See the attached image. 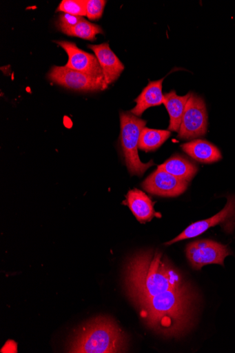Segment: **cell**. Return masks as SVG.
<instances>
[{"instance_id": "obj_1", "label": "cell", "mask_w": 235, "mask_h": 353, "mask_svg": "<svg viewBox=\"0 0 235 353\" xmlns=\"http://www.w3.org/2000/svg\"><path fill=\"white\" fill-rule=\"evenodd\" d=\"M195 301L190 285L185 282L135 304L147 326L159 334L174 337L185 334L191 328Z\"/></svg>"}, {"instance_id": "obj_2", "label": "cell", "mask_w": 235, "mask_h": 353, "mask_svg": "<svg viewBox=\"0 0 235 353\" xmlns=\"http://www.w3.org/2000/svg\"><path fill=\"white\" fill-rule=\"evenodd\" d=\"M185 281L160 252L148 250L134 255L125 267V284L134 303L176 288Z\"/></svg>"}, {"instance_id": "obj_3", "label": "cell", "mask_w": 235, "mask_h": 353, "mask_svg": "<svg viewBox=\"0 0 235 353\" xmlns=\"http://www.w3.org/2000/svg\"><path fill=\"white\" fill-rule=\"evenodd\" d=\"M127 343L125 334L115 321L107 316H100L80 329L70 342L69 352H124Z\"/></svg>"}, {"instance_id": "obj_4", "label": "cell", "mask_w": 235, "mask_h": 353, "mask_svg": "<svg viewBox=\"0 0 235 353\" xmlns=\"http://www.w3.org/2000/svg\"><path fill=\"white\" fill-rule=\"evenodd\" d=\"M121 145L125 164L131 176H142L151 167L153 160L148 163L141 162L139 154L141 134L147 121L132 114L130 112H121Z\"/></svg>"}, {"instance_id": "obj_5", "label": "cell", "mask_w": 235, "mask_h": 353, "mask_svg": "<svg viewBox=\"0 0 235 353\" xmlns=\"http://www.w3.org/2000/svg\"><path fill=\"white\" fill-rule=\"evenodd\" d=\"M208 127V115L203 99L191 93L187 103L178 138L192 140L206 135Z\"/></svg>"}, {"instance_id": "obj_6", "label": "cell", "mask_w": 235, "mask_h": 353, "mask_svg": "<svg viewBox=\"0 0 235 353\" xmlns=\"http://www.w3.org/2000/svg\"><path fill=\"white\" fill-rule=\"evenodd\" d=\"M231 254L227 245L212 240L196 241L188 244L186 248L187 259L196 270L207 265L224 266L226 256Z\"/></svg>"}, {"instance_id": "obj_7", "label": "cell", "mask_w": 235, "mask_h": 353, "mask_svg": "<svg viewBox=\"0 0 235 353\" xmlns=\"http://www.w3.org/2000/svg\"><path fill=\"white\" fill-rule=\"evenodd\" d=\"M50 81L79 91H99L108 88L105 77H97L64 67H53L48 74Z\"/></svg>"}, {"instance_id": "obj_8", "label": "cell", "mask_w": 235, "mask_h": 353, "mask_svg": "<svg viewBox=\"0 0 235 353\" xmlns=\"http://www.w3.org/2000/svg\"><path fill=\"white\" fill-rule=\"evenodd\" d=\"M235 224V196H229L225 208L214 216L193 223L178 236L167 243L172 245L183 240L193 239L204 234L209 229L221 225L225 232H231Z\"/></svg>"}, {"instance_id": "obj_9", "label": "cell", "mask_w": 235, "mask_h": 353, "mask_svg": "<svg viewBox=\"0 0 235 353\" xmlns=\"http://www.w3.org/2000/svg\"><path fill=\"white\" fill-rule=\"evenodd\" d=\"M189 183L163 170L157 169L143 183L142 187L150 194L161 197H178L185 192Z\"/></svg>"}, {"instance_id": "obj_10", "label": "cell", "mask_w": 235, "mask_h": 353, "mask_svg": "<svg viewBox=\"0 0 235 353\" xmlns=\"http://www.w3.org/2000/svg\"><path fill=\"white\" fill-rule=\"evenodd\" d=\"M68 54L65 68L97 77H105L96 56L89 54L70 41H56Z\"/></svg>"}, {"instance_id": "obj_11", "label": "cell", "mask_w": 235, "mask_h": 353, "mask_svg": "<svg viewBox=\"0 0 235 353\" xmlns=\"http://www.w3.org/2000/svg\"><path fill=\"white\" fill-rule=\"evenodd\" d=\"M103 69L105 79L109 85L114 83L124 71L123 63L111 50L108 43L90 45Z\"/></svg>"}, {"instance_id": "obj_12", "label": "cell", "mask_w": 235, "mask_h": 353, "mask_svg": "<svg viewBox=\"0 0 235 353\" xmlns=\"http://www.w3.org/2000/svg\"><path fill=\"white\" fill-rule=\"evenodd\" d=\"M127 205L141 223L150 221L153 217L157 216L154 209V203L141 190L137 188L130 190L127 194Z\"/></svg>"}, {"instance_id": "obj_13", "label": "cell", "mask_w": 235, "mask_h": 353, "mask_svg": "<svg viewBox=\"0 0 235 353\" xmlns=\"http://www.w3.org/2000/svg\"><path fill=\"white\" fill-rule=\"evenodd\" d=\"M163 80L164 79H162L149 83L136 99L137 105L130 111L132 114L140 117L150 108L163 104L164 94L162 92Z\"/></svg>"}, {"instance_id": "obj_14", "label": "cell", "mask_w": 235, "mask_h": 353, "mask_svg": "<svg viewBox=\"0 0 235 353\" xmlns=\"http://www.w3.org/2000/svg\"><path fill=\"white\" fill-rule=\"evenodd\" d=\"M183 150L196 161L212 164L220 161L222 154L214 144L204 140H194L181 145Z\"/></svg>"}, {"instance_id": "obj_15", "label": "cell", "mask_w": 235, "mask_h": 353, "mask_svg": "<svg viewBox=\"0 0 235 353\" xmlns=\"http://www.w3.org/2000/svg\"><path fill=\"white\" fill-rule=\"evenodd\" d=\"M190 95L191 93H188L185 96H179L175 90L164 94L163 105L170 116L169 126L170 132H179L186 105Z\"/></svg>"}, {"instance_id": "obj_16", "label": "cell", "mask_w": 235, "mask_h": 353, "mask_svg": "<svg viewBox=\"0 0 235 353\" xmlns=\"http://www.w3.org/2000/svg\"><path fill=\"white\" fill-rule=\"evenodd\" d=\"M159 170H163L178 179L190 181L196 174L197 167L186 157L181 155H174L158 166Z\"/></svg>"}, {"instance_id": "obj_17", "label": "cell", "mask_w": 235, "mask_h": 353, "mask_svg": "<svg viewBox=\"0 0 235 353\" xmlns=\"http://www.w3.org/2000/svg\"><path fill=\"white\" fill-rule=\"evenodd\" d=\"M170 131L151 130L145 127L139 141V149L145 152L155 151L171 137Z\"/></svg>"}, {"instance_id": "obj_18", "label": "cell", "mask_w": 235, "mask_h": 353, "mask_svg": "<svg viewBox=\"0 0 235 353\" xmlns=\"http://www.w3.org/2000/svg\"><path fill=\"white\" fill-rule=\"evenodd\" d=\"M62 32L67 36L77 37L90 41H94L97 34H104L102 28L84 19L75 26L65 29Z\"/></svg>"}, {"instance_id": "obj_19", "label": "cell", "mask_w": 235, "mask_h": 353, "mask_svg": "<svg viewBox=\"0 0 235 353\" xmlns=\"http://www.w3.org/2000/svg\"><path fill=\"white\" fill-rule=\"evenodd\" d=\"M57 12L81 17L87 16L86 0H63Z\"/></svg>"}, {"instance_id": "obj_20", "label": "cell", "mask_w": 235, "mask_h": 353, "mask_svg": "<svg viewBox=\"0 0 235 353\" xmlns=\"http://www.w3.org/2000/svg\"><path fill=\"white\" fill-rule=\"evenodd\" d=\"M107 1L105 0H87V17L90 20H98L103 17Z\"/></svg>"}, {"instance_id": "obj_21", "label": "cell", "mask_w": 235, "mask_h": 353, "mask_svg": "<svg viewBox=\"0 0 235 353\" xmlns=\"http://www.w3.org/2000/svg\"><path fill=\"white\" fill-rule=\"evenodd\" d=\"M83 19L81 17L63 13L59 16L57 27L62 32L65 29L75 26Z\"/></svg>"}]
</instances>
